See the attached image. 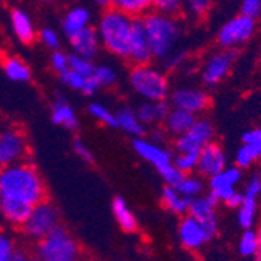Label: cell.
<instances>
[{
    "instance_id": "obj_12",
    "label": "cell",
    "mask_w": 261,
    "mask_h": 261,
    "mask_svg": "<svg viewBox=\"0 0 261 261\" xmlns=\"http://www.w3.org/2000/svg\"><path fill=\"white\" fill-rule=\"evenodd\" d=\"M132 147L141 160L152 164L156 169V172H161L164 168L172 164L171 150L168 147H164L160 141L146 136H138L132 139Z\"/></svg>"
},
{
    "instance_id": "obj_16",
    "label": "cell",
    "mask_w": 261,
    "mask_h": 261,
    "mask_svg": "<svg viewBox=\"0 0 261 261\" xmlns=\"http://www.w3.org/2000/svg\"><path fill=\"white\" fill-rule=\"evenodd\" d=\"M227 168V155L218 142L211 141L199 150L197 158V174L202 177H213Z\"/></svg>"
},
{
    "instance_id": "obj_50",
    "label": "cell",
    "mask_w": 261,
    "mask_h": 261,
    "mask_svg": "<svg viewBox=\"0 0 261 261\" xmlns=\"http://www.w3.org/2000/svg\"><path fill=\"white\" fill-rule=\"evenodd\" d=\"M241 202H243V193H238V191H236V193L225 202V205L230 206V208H238V206L241 205Z\"/></svg>"
},
{
    "instance_id": "obj_13",
    "label": "cell",
    "mask_w": 261,
    "mask_h": 261,
    "mask_svg": "<svg viewBox=\"0 0 261 261\" xmlns=\"http://www.w3.org/2000/svg\"><path fill=\"white\" fill-rule=\"evenodd\" d=\"M216 203H218V200L215 197L211 194H206V196H197V197L191 199L189 208H188V215L200 222L208 240H211L218 230V216H216V210H215Z\"/></svg>"
},
{
    "instance_id": "obj_36",
    "label": "cell",
    "mask_w": 261,
    "mask_h": 261,
    "mask_svg": "<svg viewBox=\"0 0 261 261\" xmlns=\"http://www.w3.org/2000/svg\"><path fill=\"white\" fill-rule=\"evenodd\" d=\"M197 158L199 153L196 152H177L175 156H172V163L183 174H191L197 168Z\"/></svg>"
},
{
    "instance_id": "obj_54",
    "label": "cell",
    "mask_w": 261,
    "mask_h": 261,
    "mask_svg": "<svg viewBox=\"0 0 261 261\" xmlns=\"http://www.w3.org/2000/svg\"><path fill=\"white\" fill-rule=\"evenodd\" d=\"M30 261H44V259H41L39 256H35V258H32Z\"/></svg>"
},
{
    "instance_id": "obj_55",
    "label": "cell",
    "mask_w": 261,
    "mask_h": 261,
    "mask_svg": "<svg viewBox=\"0 0 261 261\" xmlns=\"http://www.w3.org/2000/svg\"><path fill=\"white\" fill-rule=\"evenodd\" d=\"M44 2H47V4H54V2H57V0H44Z\"/></svg>"
},
{
    "instance_id": "obj_9",
    "label": "cell",
    "mask_w": 261,
    "mask_h": 261,
    "mask_svg": "<svg viewBox=\"0 0 261 261\" xmlns=\"http://www.w3.org/2000/svg\"><path fill=\"white\" fill-rule=\"evenodd\" d=\"M168 100L171 107L186 110L196 116L203 114L211 103L208 91L202 86H194V85L175 86L174 89H171Z\"/></svg>"
},
{
    "instance_id": "obj_22",
    "label": "cell",
    "mask_w": 261,
    "mask_h": 261,
    "mask_svg": "<svg viewBox=\"0 0 261 261\" xmlns=\"http://www.w3.org/2000/svg\"><path fill=\"white\" fill-rule=\"evenodd\" d=\"M196 119H197L196 114L189 113L186 110H181V108L171 107L168 116H166V119L163 122V128H164L166 135L177 138L191 128V125L196 122Z\"/></svg>"
},
{
    "instance_id": "obj_20",
    "label": "cell",
    "mask_w": 261,
    "mask_h": 261,
    "mask_svg": "<svg viewBox=\"0 0 261 261\" xmlns=\"http://www.w3.org/2000/svg\"><path fill=\"white\" fill-rule=\"evenodd\" d=\"M50 119L55 125L63 127L64 130H69V132H75L80 125V119H79L75 108L64 97H57L52 102Z\"/></svg>"
},
{
    "instance_id": "obj_52",
    "label": "cell",
    "mask_w": 261,
    "mask_h": 261,
    "mask_svg": "<svg viewBox=\"0 0 261 261\" xmlns=\"http://www.w3.org/2000/svg\"><path fill=\"white\" fill-rule=\"evenodd\" d=\"M10 261H30V258H29L25 253H23V252L16 250V253L13 255V258H11Z\"/></svg>"
},
{
    "instance_id": "obj_27",
    "label": "cell",
    "mask_w": 261,
    "mask_h": 261,
    "mask_svg": "<svg viewBox=\"0 0 261 261\" xmlns=\"http://www.w3.org/2000/svg\"><path fill=\"white\" fill-rule=\"evenodd\" d=\"M111 211L114 215L116 222L119 224V227L125 231V233H133L138 228V221L133 215V211L130 210L128 203L125 202L124 197L117 196L113 199L111 203Z\"/></svg>"
},
{
    "instance_id": "obj_44",
    "label": "cell",
    "mask_w": 261,
    "mask_h": 261,
    "mask_svg": "<svg viewBox=\"0 0 261 261\" xmlns=\"http://www.w3.org/2000/svg\"><path fill=\"white\" fill-rule=\"evenodd\" d=\"M14 253H16L14 241L8 234L0 231V261H10Z\"/></svg>"
},
{
    "instance_id": "obj_41",
    "label": "cell",
    "mask_w": 261,
    "mask_h": 261,
    "mask_svg": "<svg viewBox=\"0 0 261 261\" xmlns=\"http://www.w3.org/2000/svg\"><path fill=\"white\" fill-rule=\"evenodd\" d=\"M50 67L55 74H63L64 70L69 69V54L63 52L61 49L54 50L50 54Z\"/></svg>"
},
{
    "instance_id": "obj_21",
    "label": "cell",
    "mask_w": 261,
    "mask_h": 261,
    "mask_svg": "<svg viewBox=\"0 0 261 261\" xmlns=\"http://www.w3.org/2000/svg\"><path fill=\"white\" fill-rule=\"evenodd\" d=\"M92 22V14L86 7L77 5L69 8L61 19V30L64 33L66 38L72 36L75 33H79L80 30L86 29L91 25Z\"/></svg>"
},
{
    "instance_id": "obj_17",
    "label": "cell",
    "mask_w": 261,
    "mask_h": 261,
    "mask_svg": "<svg viewBox=\"0 0 261 261\" xmlns=\"http://www.w3.org/2000/svg\"><path fill=\"white\" fill-rule=\"evenodd\" d=\"M67 42L70 47V54H75V55H80V57H85L89 60H96L102 49L97 30L92 25L80 30L79 33H75L72 36H69Z\"/></svg>"
},
{
    "instance_id": "obj_56",
    "label": "cell",
    "mask_w": 261,
    "mask_h": 261,
    "mask_svg": "<svg viewBox=\"0 0 261 261\" xmlns=\"http://www.w3.org/2000/svg\"><path fill=\"white\" fill-rule=\"evenodd\" d=\"M0 169H2V166H0Z\"/></svg>"
},
{
    "instance_id": "obj_47",
    "label": "cell",
    "mask_w": 261,
    "mask_h": 261,
    "mask_svg": "<svg viewBox=\"0 0 261 261\" xmlns=\"http://www.w3.org/2000/svg\"><path fill=\"white\" fill-rule=\"evenodd\" d=\"M243 194L247 197H255V199H258L261 196V175L259 174H253L249 178V181L246 185V191Z\"/></svg>"
},
{
    "instance_id": "obj_8",
    "label": "cell",
    "mask_w": 261,
    "mask_h": 261,
    "mask_svg": "<svg viewBox=\"0 0 261 261\" xmlns=\"http://www.w3.org/2000/svg\"><path fill=\"white\" fill-rule=\"evenodd\" d=\"M29 158V141L22 128L10 125L0 130V166H10Z\"/></svg>"
},
{
    "instance_id": "obj_19",
    "label": "cell",
    "mask_w": 261,
    "mask_h": 261,
    "mask_svg": "<svg viewBox=\"0 0 261 261\" xmlns=\"http://www.w3.org/2000/svg\"><path fill=\"white\" fill-rule=\"evenodd\" d=\"M136 114L146 127L163 125L171 110L169 100H142L136 108Z\"/></svg>"
},
{
    "instance_id": "obj_18",
    "label": "cell",
    "mask_w": 261,
    "mask_h": 261,
    "mask_svg": "<svg viewBox=\"0 0 261 261\" xmlns=\"http://www.w3.org/2000/svg\"><path fill=\"white\" fill-rule=\"evenodd\" d=\"M10 27L20 44H33L38 38V30L32 16L22 8H13L10 11Z\"/></svg>"
},
{
    "instance_id": "obj_39",
    "label": "cell",
    "mask_w": 261,
    "mask_h": 261,
    "mask_svg": "<svg viewBox=\"0 0 261 261\" xmlns=\"http://www.w3.org/2000/svg\"><path fill=\"white\" fill-rule=\"evenodd\" d=\"M60 80H61V83H63L66 88H69V89H72V91H77V92L83 94L88 77H83V75H80V74L74 72V70L67 69V70H64L63 74H60Z\"/></svg>"
},
{
    "instance_id": "obj_23",
    "label": "cell",
    "mask_w": 261,
    "mask_h": 261,
    "mask_svg": "<svg viewBox=\"0 0 261 261\" xmlns=\"http://www.w3.org/2000/svg\"><path fill=\"white\" fill-rule=\"evenodd\" d=\"M116 114V128L121 130L122 133L138 138V136H144L147 127L141 122V119L136 114V110L132 107H121L114 111Z\"/></svg>"
},
{
    "instance_id": "obj_48",
    "label": "cell",
    "mask_w": 261,
    "mask_h": 261,
    "mask_svg": "<svg viewBox=\"0 0 261 261\" xmlns=\"http://www.w3.org/2000/svg\"><path fill=\"white\" fill-rule=\"evenodd\" d=\"M185 63H186V54H185V50L178 49L163 61V67L164 69H177V67L183 66Z\"/></svg>"
},
{
    "instance_id": "obj_15",
    "label": "cell",
    "mask_w": 261,
    "mask_h": 261,
    "mask_svg": "<svg viewBox=\"0 0 261 261\" xmlns=\"http://www.w3.org/2000/svg\"><path fill=\"white\" fill-rule=\"evenodd\" d=\"M128 61H132L133 64H146L153 61L142 17H133L128 42Z\"/></svg>"
},
{
    "instance_id": "obj_38",
    "label": "cell",
    "mask_w": 261,
    "mask_h": 261,
    "mask_svg": "<svg viewBox=\"0 0 261 261\" xmlns=\"http://www.w3.org/2000/svg\"><path fill=\"white\" fill-rule=\"evenodd\" d=\"M38 39L39 42L45 47L47 50H58L61 49V36L60 33L52 29V27H42L39 32H38Z\"/></svg>"
},
{
    "instance_id": "obj_42",
    "label": "cell",
    "mask_w": 261,
    "mask_h": 261,
    "mask_svg": "<svg viewBox=\"0 0 261 261\" xmlns=\"http://www.w3.org/2000/svg\"><path fill=\"white\" fill-rule=\"evenodd\" d=\"M152 7L166 14H178L181 11V0H152Z\"/></svg>"
},
{
    "instance_id": "obj_31",
    "label": "cell",
    "mask_w": 261,
    "mask_h": 261,
    "mask_svg": "<svg viewBox=\"0 0 261 261\" xmlns=\"http://www.w3.org/2000/svg\"><path fill=\"white\" fill-rule=\"evenodd\" d=\"M86 111L96 122L110 128H116V114L107 105L100 102H89L86 107Z\"/></svg>"
},
{
    "instance_id": "obj_7",
    "label": "cell",
    "mask_w": 261,
    "mask_h": 261,
    "mask_svg": "<svg viewBox=\"0 0 261 261\" xmlns=\"http://www.w3.org/2000/svg\"><path fill=\"white\" fill-rule=\"evenodd\" d=\"M60 213L57 206L50 200H42L38 205L32 206V211L20 227L23 234L32 241H39L45 238L50 231H54L60 225Z\"/></svg>"
},
{
    "instance_id": "obj_3",
    "label": "cell",
    "mask_w": 261,
    "mask_h": 261,
    "mask_svg": "<svg viewBox=\"0 0 261 261\" xmlns=\"http://www.w3.org/2000/svg\"><path fill=\"white\" fill-rule=\"evenodd\" d=\"M133 17L127 13L108 7L97 20V35L102 49L117 60H128V42Z\"/></svg>"
},
{
    "instance_id": "obj_34",
    "label": "cell",
    "mask_w": 261,
    "mask_h": 261,
    "mask_svg": "<svg viewBox=\"0 0 261 261\" xmlns=\"http://www.w3.org/2000/svg\"><path fill=\"white\" fill-rule=\"evenodd\" d=\"M94 79L97 80V83L100 85L102 89L105 88H113L117 80H119V74H117V69L114 66H110L107 63H100L96 64V69H94Z\"/></svg>"
},
{
    "instance_id": "obj_37",
    "label": "cell",
    "mask_w": 261,
    "mask_h": 261,
    "mask_svg": "<svg viewBox=\"0 0 261 261\" xmlns=\"http://www.w3.org/2000/svg\"><path fill=\"white\" fill-rule=\"evenodd\" d=\"M69 69L83 77H91L94 74V69H96V63H94V60L69 54Z\"/></svg>"
},
{
    "instance_id": "obj_2",
    "label": "cell",
    "mask_w": 261,
    "mask_h": 261,
    "mask_svg": "<svg viewBox=\"0 0 261 261\" xmlns=\"http://www.w3.org/2000/svg\"><path fill=\"white\" fill-rule=\"evenodd\" d=\"M141 17L147 33L152 57L163 63L169 55L178 50L183 38V25L175 14H166L153 8Z\"/></svg>"
},
{
    "instance_id": "obj_40",
    "label": "cell",
    "mask_w": 261,
    "mask_h": 261,
    "mask_svg": "<svg viewBox=\"0 0 261 261\" xmlns=\"http://www.w3.org/2000/svg\"><path fill=\"white\" fill-rule=\"evenodd\" d=\"M256 250V233L250 228H246V231L241 236L240 241V253L243 256H250Z\"/></svg>"
},
{
    "instance_id": "obj_28",
    "label": "cell",
    "mask_w": 261,
    "mask_h": 261,
    "mask_svg": "<svg viewBox=\"0 0 261 261\" xmlns=\"http://www.w3.org/2000/svg\"><path fill=\"white\" fill-rule=\"evenodd\" d=\"M161 202L169 211L175 213V215H186L191 199L180 194L177 191V188L166 185L161 191Z\"/></svg>"
},
{
    "instance_id": "obj_35",
    "label": "cell",
    "mask_w": 261,
    "mask_h": 261,
    "mask_svg": "<svg viewBox=\"0 0 261 261\" xmlns=\"http://www.w3.org/2000/svg\"><path fill=\"white\" fill-rule=\"evenodd\" d=\"M177 191L189 199H194L197 196L202 194L203 191V181L200 177H196V175H191V174H185L183 180L175 186Z\"/></svg>"
},
{
    "instance_id": "obj_33",
    "label": "cell",
    "mask_w": 261,
    "mask_h": 261,
    "mask_svg": "<svg viewBox=\"0 0 261 261\" xmlns=\"http://www.w3.org/2000/svg\"><path fill=\"white\" fill-rule=\"evenodd\" d=\"M256 210H258V199L247 197L243 194V202L238 206V222L243 228H250L253 225Z\"/></svg>"
},
{
    "instance_id": "obj_57",
    "label": "cell",
    "mask_w": 261,
    "mask_h": 261,
    "mask_svg": "<svg viewBox=\"0 0 261 261\" xmlns=\"http://www.w3.org/2000/svg\"><path fill=\"white\" fill-rule=\"evenodd\" d=\"M80 261H82V259H80Z\"/></svg>"
},
{
    "instance_id": "obj_4",
    "label": "cell",
    "mask_w": 261,
    "mask_h": 261,
    "mask_svg": "<svg viewBox=\"0 0 261 261\" xmlns=\"http://www.w3.org/2000/svg\"><path fill=\"white\" fill-rule=\"evenodd\" d=\"M128 85L141 100H168L172 89L166 70L152 63L133 64L128 70Z\"/></svg>"
},
{
    "instance_id": "obj_46",
    "label": "cell",
    "mask_w": 261,
    "mask_h": 261,
    "mask_svg": "<svg viewBox=\"0 0 261 261\" xmlns=\"http://www.w3.org/2000/svg\"><path fill=\"white\" fill-rule=\"evenodd\" d=\"M240 13L258 19L261 16V0H241Z\"/></svg>"
},
{
    "instance_id": "obj_53",
    "label": "cell",
    "mask_w": 261,
    "mask_h": 261,
    "mask_svg": "<svg viewBox=\"0 0 261 261\" xmlns=\"http://www.w3.org/2000/svg\"><path fill=\"white\" fill-rule=\"evenodd\" d=\"M94 4H97L99 7H103V8H108L110 0H94Z\"/></svg>"
},
{
    "instance_id": "obj_5",
    "label": "cell",
    "mask_w": 261,
    "mask_h": 261,
    "mask_svg": "<svg viewBox=\"0 0 261 261\" xmlns=\"http://www.w3.org/2000/svg\"><path fill=\"white\" fill-rule=\"evenodd\" d=\"M36 256L44 261H80L82 249L64 225H58L36 244Z\"/></svg>"
},
{
    "instance_id": "obj_26",
    "label": "cell",
    "mask_w": 261,
    "mask_h": 261,
    "mask_svg": "<svg viewBox=\"0 0 261 261\" xmlns=\"http://www.w3.org/2000/svg\"><path fill=\"white\" fill-rule=\"evenodd\" d=\"M30 211L32 206L23 202L13 199H0V215L11 225L22 227L23 222L27 221Z\"/></svg>"
},
{
    "instance_id": "obj_1",
    "label": "cell",
    "mask_w": 261,
    "mask_h": 261,
    "mask_svg": "<svg viewBox=\"0 0 261 261\" xmlns=\"http://www.w3.org/2000/svg\"><path fill=\"white\" fill-rule=\"evenodd\" d=\"M0 199H13L30 206L47 199L45 183L29 160H23L0 169Z\"/></svg>"
},
{
    "instance_id": "obj_11",
    "label": "cell",
    "mask_w": 261,
    "mask_h": 261,
    "mask_svg": "<svg viewBox=\"0 0 261 261\" xmlns=\"http://www.w3.org/2000/svg\"><path fill=\"white\" fill-rule=\"evenodd\" d=\"M211 141H215V125L208 117H197L186 133L174 138V149L175 152L199 153V150Z\"/></svg>"
},
{
    "instance_id": "obj_6",
    "label": "cell",
    "mask_w": 261,
    "mask_h": 261,
    "mask_svg": "<svg viewBox=\"0 0 261 261\" xmlns=\"http://www.w3.org/2000/svg\"><path fill=\"white\" fill-rule=\"evenodd\" d=\"M256 32V19L243 13L225 20L216 33V42L219 49L238 50L247 44Z\"/></svg>"
},
{
    "instance_id": "obj_14",
    "label": "cell",
    "mask_w": 261,
    "mask_h": 261,
    "mask_svg": "<svg viewBox=\"0 0 261 261\" xmlns=\"http://www.w3.org/2000/svg\"><path fill=\"white\" fill-rule=\"evenodd\" d=\"M243 169L238 166H227L225 169L210 177V194L218 202H227L234 193V186L241 181Z\"/></svg>"
},
{
    "instance_id": "obj_51",
    "label": "cell",
    "mask_w": 261,
    "mask_h": 261,
    "mask_svg": "<svg viewBox=\"0 0 261 261\" xmlns=\"http://www.w3.org/2000/svg\"><path fill=\"white\" fill-rule=\"evenodd\" d=\"M253 256H255V261H261V224H259V228L256 233V250H255Z\"/></svg>"
},
{
    "instance_id": "obj_24",
    "label": "cell",
    "mask_w": 261,
    "mask_h": 261,
    "mask_svg": "<svg viewBox=\"0 0 261 261\" xmlns=\"http://www.w3.org/2000/svg\"><path fill=\"white\" fill-rule=\"evenodd\" d=\"M178 236H180L181 244L188 249H199L203 243L208 241L206 233L203 227L200 225V222L189 215L180 222Z\"/></svg>"
},
{
    "instance_id": "obj_49",
    "label": "cell",
    "mask_w": 261,
    "mask_h": 261,
    "mask_svg": "<svg viewBox=\"0 0 261 261\" xmlns=\"http://www.w3.org/2000/svg\"><path fill=\"white\" fill-rule=\"evenodd\" d=\"M241 141L246 142V144H255L261 147V127H255V128L244 132L241 136Z\"/></svg>"
},
{
    "instance_id": "obj_32",
    "label": "cell",
    "mask_w": 261,
    "mask_h": 261,
    "mask_svg": "<svg viewBox=\"0 0 261 261\" xmlns=\"http://www.w3.org/2000/svg\"><path fill=\"white\" fill-rule=\"evenodd\" d=\"M261 158V147L255 144H246L243 142L238 152L234 153V164L241 169H247L253 163Z\"/></svg>"
},
{
    "instance_id": "obj_25",
    "label": "cell",
    "mask_w": 261,
    "mask_h": 261,
    "mask_svg": "<svg viewBox=\"0 0 261 261\" xmlns=\"http://www.w3.org/2000/svg\"><path fill=\"white\" fill-rule=\"evenodd\" d=\"M0 66H2L5 77L13 83H27L32 80L30 66L19 57L4 55L0 60Z\"/></svg>"
},
{
    "instance_id": "obj_10",
    "label": "cell",
    "mask_w": 261,
    "mask_h": 261,
    "mask_svg": "<svg viewBox=\"0 0 261 261\" xmlns=\"http://www.w3.org/2000/svg\"><path fill=\"white\" fill-rule=\"evenodd\" d=\"M236 54L234 50L219 49L206 57L200 69V80L206 88H215L221 82H224L234 64Z\"/></svg>"
},
{
    "instance_id": "obj_30",
    "label": "cell",
    "mask_w": 261,
    "mask_h": 261,
    "mask_svg": "<svg viewBox=\"0 0 261 261\" xmlns=\"http://www.w3.org/2000/svg\"><path fill=\"white\" fill-rule=\"evenodd\" d=\"M213 5L215 0H181V11L189 19L200 20L210 14Z\"/></svg>"
},
{
    "instance_id": "obj_43",
    "label": "cell",
    "mask_w": 261,
    "mask_h": 261,
    "mask_svg": "<svg viewBox=\"0 0 261 261\" xmlns=\"http://www.w3.org/2000/svg\"><path fill=\"white\" fill-rule=\"evenodd\" d=\"M160 174V177L163 178V181L168 185V186H177L181 180H183V177H185V174L181 172V171H178L175 166H174V163L171 164V166H168V168H164L161 172H158Z\"/></svg>"
},
{
    "instance_id": "obj_45",
    "label": "cell",
    "mask_w": 261,
    "mask_h": 261,
    "mask_svg": "<svg viewBox=\"0 0 261 261\" xmlns=\"http://www.w3.org/2000/svg\"><path fill=\"white\" fill-rule=\"evenodd\" d=\"M72 150L74 153L85 163L91 164L94 163V155H92V150L89 149V146L86 144V142L80 138H75L74 142H72Z\"/></svg>"
},
{
    "instance_id": "obj_29",
    "label": "cell",
    "mask_w": 261,
    "mask_h": 261,
    "mask_svg": "<svg viewBox=\"0 0 261 261\" xmlns=\"http://www.w3.org/2000/svg\"><path fill=\"white\" fill-rule=\"evenodd\" d=\"M110 7L121 10L132 17H141L153 8L152 0H110Z\"/></svg>"
}]
</instances>
